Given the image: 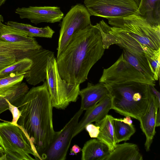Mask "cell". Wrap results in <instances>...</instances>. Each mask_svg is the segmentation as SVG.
<instances>
[{
	"instance_id": "cell-1",
	"label": "cell",
	"mask_w": 160,
	"mask_h": 160,
	"mask_svg": "<svg viewBox=\"0 0 160 160\" xmlns=\"http://www.w3.org/2000/svg\"><path fill=\"white\" fill-rule=\"evenodd\" d=\"M105 50L101 32L95 25L78 31L57 56L60 76L68 83L80 85L87 79L90 69L102 57Z\"/></svg>"
},
{
	"instance_id": "cell-2",
	"label": "cell",
	"mask_w": 160,
	"mask_h": 160,
	"mask_svg": "<svg viewBox=\"0 0 160 160\" xmlns=\"http://www.w3.org/2000/svg\"><path fill=\"white\" fill-rule=\"evenodd\" d=\"M21 112L17 123L29 139L38 160L52 141L55 132L52 108L46 81L32 88L18 107Z\"/></svg>"
},
{
	"instance_id": "cell-3",
	"label": "cell",
	"mask_w": 160,
	"mask_h": 160,
	"mask_svg": "<svg viewBox=\"0 0 160 160\" xmlns=\"http://www.w3.org/2000/svg\"><path fill=\"white\" fill-rule=\"evenodd\" d=\"M108 19L111 32L120 42L118 45L139 61L149 58L160 49V25L136 14Z\"/></svg>"
},
{
	"instance_id": "cell-4",
	"label": "cell",
	"mask_w": 160,
	"mask_h": 160,
	"mask_svg": "<svg viewBox=\"0 0 160 160\" xmlns=\"http://www.w3.org/2000/svg\"><path fill=\"white\" fill-rule=\"evenodd\" d=\"M111 100V109L138 120L145 112L152 92L149 84L136 82L105 83Z\"/></svg>"
},
{
	"instance_id": "cell-5",
	"label": "cell",
	"mask_w": 160,
	"mask_h": 160,
	"mask_svg": "<svg viewBox=\"0 0 160 160\" xmlns=\"http://www.w3.org/2000/svg\"><path fill=\"white\" fill-rule=\"evenodd\" d=\"M0 146L6 153V160H38L22 129L11 122H0Z\"/></svg>"
},
{
	"instance_id": "cell-6",
	"label": "cell",
	"mask_w": 160,
	"mask_h": 160,
	"mask_svg": "<svg viewBox=\"0 0 160 160\" xmlns=\"http://www.w3.org/2000/svg\"><path fill=\"white\" fill-rule=\"evenodd\" d=\"M46 79L53 107L64 109L70 103L77 101L80 85L68 83L62 78L54 54L48 58Z\"/></svg>"
},
{
	"instance_id": "cell-7",
	"label": "cell",
	"mask_w": 160,
	"mask_h": 160,
	"mask_svg": "<svg viewBox=\"0 0 160 160\" xmlns=\"http://www.w3.org/2000/svg\"><path fill=\"white\" fill-rule=\"evenodd\" d=\"M90 16L84 5L78 4L71 8L62 19L57 56L67 47L75 32L92 24Z\"/></svg>"
},
{
	"instance_id": "cell-8",
	"label": "cell",
	"mask_w": 160,
	"mask_h": 160,
	"mask_svg": "<svg viewBox=\"0 0 160 160\" xmlns=\"http://www.w3.org/2000/svg\"><path fill=\"white\" fill-rule=\"evenodd\" d=\"M84 3L91 16L108 19L138 14L135 0H84Z\"/></svg>"
},
{
	"instance_id": "cell-9",
	"label": "cell",
	"mask_w": 160,
	"mask_h": 160,
	"mask_svg": "<svg viewBox=\"0 0 160 160\" xmlns=\"http://www.w3.org/2000/svg\"><path fill=\"white\" fill-rule=\"evenodd\" d=\"M99 82L111 84L136 82L155 85V82L147 80L124 58L123 52L112 65L103 70Z\"/></svg>"
},
{
	"instance_id": "cell-10",
	"label": "cell",
	"mask_w": 160,
	"mask_h": 160,
	"mask_svg": "<svg viewBox=\"0 0 160 160\" xmlns=\"http://www.w3.org/2000/svg\"><path fill=\"white\" fill-rule=\"evenodd\" d=\"M83 110L80 108L60 131L55 132L53 140L41 156L42 160H64L75 129Z\"/></svg>"
},
{
	"instance_id": "cell-11",
	"label": "cell",
	"mask_w": 160,
	"mask_h": 160,
	"mask_svg": "<svg viewBox=\"0 0 160 160\" xmlns=\"http://www.w3.org/2000/svg\"><path fill=\"white\" fill-rule=\"evenodd\" d=\"M53 54V52L42 47L29 51L26 58L32 60V64L24 77L28 83L35 86L45 81L47 76L48 58Z\"/></svg>"
},
{
	"instance_id": "cell-12",
	"label": "cell",
	"mask_w": 160,
	"mask_h": 160,
	"mask_svg": "<svg viewBox=\"0 0 160 160\" xmlns=\"http://www.w3.org/2000/svg\"><path fill=\"white\" fill-rule=\"evenodd\" d=\"M15 13L20 18H27L36 25L41 22L54 23L60 22L64 14L56 6H29L18 8Z\"/></svg>"
},
{
	"instance_id": "cell-13",
	"label": "cell",
	"mask_w": 160,
	"mask_h": 160,
	"mask_svg": "<svg viewBox=\"0 0 160 160\" xmlns=\"http://www.w3.org/2000/svg\"><path fill=\"white\" fill-rule=\"evenodd\" d=\"M158 107H160V103L152 92L145 112L138 119L141 128L146 137L145 147L147 152L150 150L156 132V116Z\"/></svg>"
},
{
	"instance_id": "cell-14",
	"label": "cell",
	"mask_w": 160,
	"mask_h": 160,
	"mask_svg": "<svg viewBox=\"0 0 160 160\" xmlns=\"http://www.w3.org/2000/svg\"><path fill=\"white\" fill-rule=\"evenodd\" d=\"M111 98L109 94L94 106L86 110L84 116L78 122L75 129L72 138L82 131L88 124L104 118L111 109Z\"/></svg>"
},
{
	"instance_id": "cell-15",
	"label": "cell",
	"mask_w": 160,
	"mask_h": 160,
	"mask_svg": "<svg viewBox=\"0 0 160 160\" xmlns=\"http://www.w3.org/2000/svg\"><path fill=\"white\" fill-rule=\"evenodd\" d=\"M108 95V91L105 83L99 82L94 84L88 82L87 87L79 91V95L81 98L80 108L86 110Z\"/></svg>"
},
{
	"instance_id": "cell-16",
	"label": "cell",
	"mask_w": 160,
	"mask_h": 160,
	"mask_svg": "<svg viewBox=\"0 0 160 160\" xmlns=\"http://www.w3.org/2000/svg\"><path fill=\"white\" fill-rule=\"evenodd\" d=\"M2 16L0 15V41L21 43L42 48L35 38L28 37L13 28L3 23Z\"/></svg>"
},
{
	"instance_id": "cell-17",
	"label": "cell",
	"mask_w": 160,
	"mask_h": 160,
	"mask_svg": "<svg viewBox=\"0 0 160 160\" xmlns=\"http://www.w3.org/2000/svg\"><path fill=\"white\" fill-rule=\"evenodd\" d=\"M115 118L107 114L104 118L95 122V125L99 127V133L97 138L106 144L110 152L113 151L117 144L114 126Z\"/></svg>"
},
{
	"instance_id": "cell-18",
	"label": "cell",
	"mask_w": 160,
	"mask_h": 160,
	"mask_svg": "<svg viewBox=\"0 0 160 160\" xmlns=\"http://www.w3.org/2000/svg\"><path fill=\"white\" fill-rule=\"evenodd\" d=\"M137 145L128 142L117 144L104 160H142Z\"/></svg>"
},
{
	"instance_id": "cell-19",
	"label": "cell",
	"mask_w": 160,
	"mask_h": 160,
	"mask_svg": "<svg viewBox=\"0 0 160 160\" xmlns=\"http://www.w3.org/2000/svg\"><path fill=\"white\" fill-rule=\"evenodd\" d=\"M82 151V160H104L110 152L108 147L97 139L86 142Z\"/></svg>"
},
{
	"instance_id": "cell-20",
	"label": "cell",
	"mask_w": 160,
	"mask_h": 160,
	"mask_svg": "<svg viewBox=\"0 0 160 160\" xmlns=\"http://www.w3.org/2000/svg\"><path fill=\"white\" fill-rule=\"evenodd\" d=\"M138 13L150 23L160 25V0H141Z\"/></svg>"
},
{
	"instance_id": "cell-21",
	"label": "cell",
	"mask_w": 160,
	"mask_h": 160,
	"mask_svg": "<svg viewBox=\"0 0 160 160\" xmlns=\"http://www.w3.org/2000/svg\"><path fill=\"white\" fill-rule=\"evenodd\" d=\"M6 24L11 26L30 37L51 38L55 32L49 26L38 28L29 24L8 21Z\"/></svg>"
},
{
	"instance_id": "cell-22",
	"label": "cell",
	"mask_w": 160,
	"mask_h": 160,
	"mask_svg": "<svg viewBox=\"0 0 160 160\" xmlns=\"http://www.w3.org/2000/svg\"><path fill=\"white\" fill-rule=\"evenodd\" d=\"M40 48L29 44L0 41V53H13L20 59L26 58L30 51Z\"/></svg>"
},
{
	"instance_id": "cell-23",
	"label": "cell",
	"mask_w": 160,
	"mask_h": 160,
	"mask_svg": "<svg viewBox=\"0 0 160 160\" xmlns=\"http://www.w3.org/2000/svg\"><path fill=\"white\" fill-rule=\"evenodd\" d=\"M28 90L29 88L25 83L20 82L12 86L2 97L12 105L18 107Z\"/></svg>"
},
{
	"instance_id": "cell-24",
	"label": "cell",
	"mask_w": 160,
	"mask_h": 160,
	"mask_svg": "<svg viewBox=\"0 0 160 160\" xmlns=\"http://www.w3.org/2000/svg\"><path fill=\"white\" fill-rule=\"evenodd\" d=\"M113 122L117 143L128 140L136 132L133 124H128L115 118Z\"/></svg>"
},
{
	"instance_id": "cell-25",
	"label": "cell",
	"mask_w": 160,
	"mask_h": 160,
	"mask_svg": "<svg viewBox=\"0 0 160 160\" xmlns=\"http://www.w3.org/2000/svg\"><path fill=\"white\" fill-rule=\"evenodd\" d=\"M32 64V60L27 58L19 59L0 71V77L12 73L17 74L25 73L30 69Z\"/></svg>"
},
{
	"instance_id": "cell-26",
	"label": "cell",
	"mask_w": 160,
	"mask_h": 160,
	"mask_svg": "<svg viewBox=\"0 0 160 160\" xmlns=\"http://www.w3.org/2000/svg\"><path fill=\"white\" fill-rule=\"evenodd\" d=\"M124 58L141 73L147 80L155 82L154 73L149 68L142 63L133 55L125 49H123Z\"/></svg>"
},
{
	"instance_id": "cell-27",
	"label": "cell",
	"mask_w": 160,
	"mask_h": 160,
	"mask_svg": "<svg viewBox=\"0 0 160 160\" xmlns=\"http://www.w3.org/2000/svg\"><path fill=\"white\" fill-rule=\"evenodd\" d=\"M96 26L100 30L104 49H108L112 45H118L120 43L115 36L111 32L110 26L103 20L97 23Z\"/></svg>"
},
{
	"instance_id": "cell-28",
	"label": "cell",
	"mask_w": 160,
	"mask_h": 160,
	"mask_svg": "<svg viewBox=\"0 0 160 160\" xmlns=\"http://www.w3.org/2000/svg\"><path fill=\"white\" fill-rule=\"evenodd\" d=\"M25 73L17 74L12 73L7 76L0 77V96H2L14 85L19 82H22L24 78Z\"/></svg>"
},
{
	"instance_id": "cell-29",
	"label": "cell",
	"mask_w": 160,
	"mask_h": 160,
	"mask_svg": "<svg viewBox=\"0 0 160 160\" xmlns=\"http://www.w3.org/2000/svg\"><path fill=\"white\" fill-rule=\"evenodd\" d=\"M20 59L11 53H0V71Z\"/></svg>"
},
{
	"instance_id": "cell-30",
	"label": "cell",
	"mask_w": 160,
	"mask_h": 160,
	"mask_svg": "<svg viewBox=\"0 0 160 160\" xmlns=\"http://www.w3.org/2000/svg\"><path fill=\"white\" fill-rule=\"evenodd\" d=\"M149 59L154 71L153 78L155 81H157L160 77V49Z\"/></svg>"
},
{
	"instance_id": "cell-31",
	"label": "cell",
	"mask_w": 160,
	"mask_h": 160,
	"mask_svg": "<svg viewBox=\"0 0 160 160\" xmlns=\"http://www.w3.org/2000/svg\"><path fill=\"white\" fill-rule=\"evenodd\" d=\"M7 101L8 105V110L12 115L13 118L11 122L14 125H18L17 122L21 116V112L17 107L12 105L7 100Z\"/></svg>"
},
{
	"instance_id": "cell-32",
	"label": "cell",
	"mask_w": 160,
	"mask_h": 160,
	"mask_svg": "<svg viewBox=\"0 0 160 160\" xmlns=\"http://www.w3.org/2000/svg\"><path fill=\"white\" fill-rule=\"evenodd\" d=\"M85 128L88 132L89 135L91 138H96L99 133V127L92 123H90L87 125Z\"/></svg>"
},
{
	"instance_id": "cell-33",
	"label": "cell",
	"mask_w": 160,
	"mask_h": 160,
	"mask_svg": "<svg viewBox=\"0 0 160 160\" xmlns=\"http://www.w3.org/2000/svg\"><path fill=\"white\" fill-rule=\"evenodd\" d=\"M8 109L7 100L4 97L0 96V114Z\"/></svg>"
},
{
	"instance_id": "cell-34",
	"label": "cell",
	"mask_w": 160,
	"mask_h": 160,
	"mask_svg": "<svg viewBox=\"0 0 160 160\" xmlns=\"http://www.w3.org/2000/svg\"><path fill=\"white\" fill-rule=\"evenodd\" d=\"M149 85L152 93L157 98L159 102L160 103V92L156 89L154 86L152 85Z\"/></svg>"
},
{
	"instance_id": "cell-35",
	"label": "cell",
	"mask_w": 160,
	"mask_h": 160,
	"mask_svg": "<svg viewBox=\"0 0 160 160\" xmlns=\"http://www.w3.org/2000/svg\"><path fill=\"white\" fill-rule=\"evenodd\" d=\"M117 119L119 121L129 125L132 124V121L131 119V117L129 116H125V118H124L123 119L120 118H117Z\"/></svg>"
},
{
	"instance_id": "cell-36",
	"label": "cell",
	"mask_w": 160,
	"mask_h": 160,
	"mask_svg": "<svg viewBox=\"0 0 160 160\" xmlns=\"http://www.w3.org/2000/svg\"><path fill=\"white\" fill-rule=\"evenodd\" d=\"M82 151L81 148L77 145H74L71 149V153L76 155Z\"/></svg>"
},
{
	"instance_id": "cell-37",
	"label": "cell",
	"mask_w": 160,
	"mask_h": 160,
	"mask_svg": "<svg viewBox=\"0 0 160 160\" xmlns=\"http://www.w3.org/2000/svg\"><path fill=\"white\" fill-rule=\"evenodd\" d=\"M160 125V107H158L157 112L156 120V127H158Z\"/></svg>"
},
{
	"instance_id": "cell-38",
	"label": "cell",
	"mask_w": 160,
	"mask_h": 160,
	"mask_svg": "<svg viewBox=\"0 0 160 160\" xmlns=\"http://www.w3.org/2000/svg\"><path fill=\"white\" fill-rule=\"evenodd\" d=\"M0 160H6V153L1 147H0Z\"/></svg>"
},
{
	"instance_id": "cell-39",
	"label": "cell",
	"mask_w": 160,
	"mask_h": 160,
	"mask_svg": "<svg viewBox=\"0 0 160 160\" xmlns=\"http://www.w3.org/2000/svg\"><path fill=\"white\" fill-rule=\"evenodd\" d=\"M6 1V0H0V8L5 3Z\"/></svg>"
},
{
	"instance_id": "cell-40",
	"label": "cell",
	"mask_w": 160,
	"mask_h": 160,
	"mask_svg": "<svg viewBox=\"0 0 160 160\" xmlns=\"http://www.w3.org/2000/svg\"><path fill=\"white\" fill-rule=\"evenodd\" d=\"M139 6L141 0H135Z\"/></svg>"
}]
</instances>
